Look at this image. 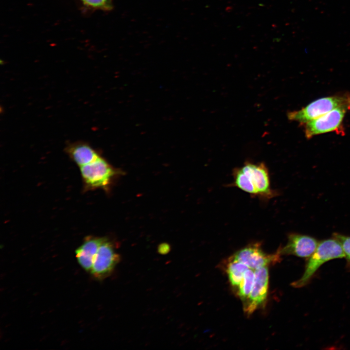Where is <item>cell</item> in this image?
Returning <instances> with one entry per match:
<instances>
[{"instance_id": "277c9868", "label": "cell", "mask_w": 350, "mask_h": 350, "mask_svg": "<svg viewBox=\"0 0 350 350\" xmlns=\"http://www.w3.org/2000/svg\"><path fill=\"white\" fill-rule=\"evenodd\" d=\"M348 110H350L346 107H337L304 123L305 137L307 139H311L317 135L332 132H336L339 135H344L343 122Z\"/></svg>"}, {"instance_id": "8fae6325", "label": "cell", "mask_w": 350, "mask_h": 350, "mask_svg": "<svg viewBox=\"0 0 350 350\" xmlns=\"http://www.w3.org/2000/svg\"><path fill=\"white\" fill-rule=\"evenodd\" d=\"M66 152L79 167L92 162L100 157L88 144L82 142L70 144L66 148Z\"/></svg>"}, {"instance_id": "3957f363", "label": "cell", "mask_w": 350, "mask_h": 350, "mask_svg": "<svg viewBox=\"0 0 350 350\" xmlns=\"http://www.w3.org/2000/svg\"><path fill=\"white\" fill-rule=\"evenodd\" d=\"M340 107L350 110V94H343L322 97L315 100L301 109L289 112V120L304 124Z\"/></svg>"}, {"instance_id": "9a60e30c", "label": "cell", "mask_w": 350, "mask_h": 350, "mask_svg": "<svg viewBox=\"0 0 350 350\" xmlns=\"http://www.w3.org/2000/svg\"><path fill=\"white\" fill-rule=\"evenodd\" d=\"M88 7L103 10H110L113 6L111 0H81Z\"/></svg>"}, {"instance_id": "4fadbf2b", "label": "cell", "mask_w": 350, "mask_h": 350, "mask_svg": "<svg viewBox=\"0 0 350 350\" xmlns=\"http://www.w3.org/2000/svg\"><path fill=\"white\" fill-rule=\"evenodd\" d=\"M255 279V270L248 269L238 286L237 294L245 303L250 295Z\"/></svg>"}, {"instance_id": "30bf717a", "label": "cell", "mask_w": 350, "mask_h": 350, "mask_svg": "<svg viewBox=\"0 0 350 350\" xmlns=\"http://www.w3.org/2000/svg\"><path fill=\"white\" fill-rule=\"evenodd\" d=\"M105 238L87 237L75 250V256L80 265L86 271H90L98 249Z\"/></svg>"}, {"instance_id": "7a4b0ae2", "label": "cell", "mask_w": 350, "mask_h": 350, "mask_svg": "<svg viewBox=\"0 0 350 350\" xmlns=\"http://www.w3.org/2000/svg\"><path fill=\"white\" fill-rule=\"evenodd\" d=\"M342 258H345L342 247L334 238L318 242L316 249L308 258L302 276L298 280L293 282L291 285L295 288L305 286L323 264L331 260Z\"/></svg>"}, {"instance_id": "52a82bcc", "label": "cell", "mask_w": 350, "mask_h": 350, "mask_svg": "<svg viewBox=\"0 0 350 350\" xmlns=\"http://www.w3.org/2000/svg\"><path fill=\"white\" fill-rule=\"evenodd\" d=\"M120 260L113 244L105 239L98 249L90 272L97 279H104L113 271Z\"/></svg>"}, {"instance_id": "2e32d148", "label": "cell", "mask_w": 350, "mask_h": 350, "mask_svg": "<svg viewBox=\"0 0 350 350\" xmlns=\"http://www.w3.org/2000/svg\"><path fill=\"white\" fill-rule=\"evenodd\" d=\"M170 250V246L167 244H162L159 245L158 251L160 254H166L168 253Z\"/></svg>"}, {"instance_id": "7c38bea8", "label": "cell", "mask_w": 350, "mask_h": 350, "mask_svg": "<svg viewBox=\"0 0 350 350\" xmlns=\"http://www.w3.org/2000/svg\"><path fill=\"white\" fill-rule=\"evenodd\" d=\"M227 267L229 280L233 286L238 287L245 271L249 268L244 263L230 258Z\"/></svg>"}, {"instance_id": "9c48e42d", "label": "cell", "mask_w": 350, "mask_h": 350, "mask_svg": "<svg viewBox=\"0 0 350 350\" xmlns=\"http://www.w3.org/2000/svg\"><path fill=\"white\" fill-rule=\"evenodd\" d=\"M318 244V241L313 237L292 233L288 236L286 244L278 250L281 256L292 255L307 258L314 252Z\"/></svg>"}, {"instance_id": "5bb4252c", "label": "cell", "mask_w": 350, "mask_h": 350, "mask_svg": "<svg viewBox=\"0 0 350 350\" xmlns=\"http://www.w3.org/2000/svg\"><path fill=\"white\" fill-rule=\"evenodd\" d=\"M333 238L338 240L342 247L345 258L347 260V267L350 271V236H346L338 233L333 234Z\"/></svg>"}, {"instance_id": "5b68a950", "label": "cell", "mask_w": 350, "mask_h": 350, "mask_svg": "<svg viewBox=\"0 0 350 350\" xmlns=\"http://www.w3.org/2000/svg\"><path fill=\"white\" fill-rule=\"evenodd\" d=\"M86 190L106 187L115 175L114 169L103 158L80 167Z\"/></svg>"}, {"instance_id": "ba28073f", "label": "cell", "mask_w": 350, "mask_h": 350, "mask_svg": "<svg viewBox=\"0 0 350 350\" xmlns=\"http://www.w3.org/2000/svg\"><path fill=\"white\" fill-rule=\"evenodd\" d=\"M267 266L255 270L252 288L247 300L244 303V310L247 315L253 313L266 299L268 289Z\"/></svg>"}, {"instance_id": "6da1fadb", "label": "cell", "mask_w": 350, "mask_h": 350, "mask_svg": "<svg viewBox=\"0 0 350 350\" xmlns=\"http://www.w3.org/2000/svg\"><path fill=\"white\" fill-rule=\"evenodd\" d=\"M232 186L262 200H269L278 194L271 188L269 172L263 163L245 162L233 172Z\"/></svg>"}, {"instance_id": "8992f818", "label": "cell", "mask_w": 350, "mask_h": 350, "mask_svg": "<svg viewBox=\"0 0 350 350\" xmlns=\"http://www.w3.org/2000/svg\"><path fill=\"white\" fill-rule=\"evenodd\" d=\"M280 256L278 249L274 254H267L262 250L260 243H255L239 250L230 258L243 263L255 270L277 262L280 260Z\"/></svg>"}]
</instances>
